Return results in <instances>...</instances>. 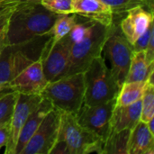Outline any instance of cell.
<instances>
[{
    "mask_svg": "<svg viewBox=\"0 0 154 154\" xmlns=\"http://www.w3.org/2000/svg\"><path fill=\"white\" fill-rule=\"evenodd\" d=\"M42 37L5 46L0 53V83L10 82L27 66L41 57L46 42L42 44Z\"/></svg>",
    "mask_w": 154,
    "mask_h": 154,
    "instance_id": "5",
    "label": "cell"
},
{
    "mask_svg": "<svg viewBox=\"0 0 154 154\" xmlns=\"http://www.w3.org/2000/svg\"><path fill=\"white\" fill-rule=\"evenodd\" d=\"M115 106L116 98L100 105L83 104L76 117L82 126L97 134L105 142L110 134V120Z\"/></svg>",
    "mask_w": 154,
    "mask_h": 154,
    "instance_id": "10",
    "label": "cell"
},
{
    "mask_svg": "<svg viewBox=\"0 0 154 154\" xmlns=\"http://www.w3.org/2000/svg\"><path fill=\"white\" fill-rule=\"evenodd\" d=\"M60 116L54 107L49 111L20 154H51L58 141Z\"/></svg>",
    "mask_w": 154,
    "mask_h": 154,
    "instance_id": "9",
    "label": "cell"
},
{
    "mask_svg": "<svg viewBox=\"0 0 154 154\" xmlns=\"http://www.w3.org/2000/svg\"><path fill=\"white\" fill-rule=\"evenodd\" d=\"M58 15L45 8L40 0L20 2L10 17L5 35L6 45L48 35Z\"/></svg>",
    "mask_w": 154,
    "mask_h": 154,
    "instance_id": "1",
    "label": "cell"
},
{
    "mask_svg": "<svg viewBox=\"0 0 154 154\" xmlns=\"http://www.w3.org/2000/svg\"><path fill=\"white\" fill-rule=\"evenodd\" d=\"M52 108L53 106L51 103L47 98L42 97V99L41 100L39 105L34 108V110L30 114L24 125L23 126L21 130L14 154L21 153L22 150L24 148L28 141L31 139L32 134L35 133V131L37 130V128L42 122L44 116Z\"/></svg>",
    "mask_w": 154,
    "mask_h": 154,
    "instance_id": "16",
    "label": "cell"
},
{
    "mask_svg": "<svg viewBox=\"0 0 154 154\" xmlns=\"http://www.w3.org/2000/svg\"><path fill=\"white\" fill-rule=\"evenodd\" d=\"M72 42L68 34L54 44L46 41L41 59L45 78L49 82L67 76L70 62V49Z\"/></svg>",
    "mask_w": 154,
    "mask_h": 154,
    "instance_id": "8",
    "label": "cell"
},
{
    "mask_svg": "<svg viewBox=\"0 0 154 154\" xmlns=\"http://www.w3.org/2000/svg\"><path fill=\"white\" fill-rule=\"evenodd\" d=\"M17 97L18 93L12 90L0 98V125L10 122Z\"/></svg>",
    "mask_w": 154,
    "mask_h": 154,
    "instance_id": "24",
    "label": "cell"
},
{
    "mask_svg": "<svg viewBox=\"0 0 154 154\" xmlns=\"http://www.w3.org/2000/svg\"><path fill=\"white\" fill-rule=\"evenodd\" d=\"M19 2H27V1H34V0H17Z\"/></svg>",
    "mask_w": 154,
    "mask_h": 154,
    "instance_id": "36",
    "label": "cell"
},
{
    "mask_svg": "<svg viewBox=\"0 0 154 154\" xmlns=\"http://www.w3.org/2000/svg\"><path fill=\"white\" fill-rule=\"evenodd\" d=\"M152 70H154V62L150 63L148 61L144 51L134 52L125 82H145Z\"/></svg>",
    "mask_w": 154,
    "mask_h": 154,
    "instance_id": "18",
    "label": "cell"
},
{
    "mask_svg": "<svg viewBox=\"0 0 154 154\" xmlns=\"http://www.w3.org/2000/svg\"><path fill=\"white\" fill-rule=\"evenodd\" d=\"M9 86H8V83H0V91L5 89V88H8Z\"/></svg>",
    "mask_w": 154,
    "mask_h": 154,
    "instance_id": "35",
    "label": "cell"
},
{
    "mask_svg": "<svg viewBox=\"0 0 154 154\" xmlns=\"http://www.w3.org/2000/svg\"><path fill=\"white\" fill-rule=\"evenodd\" d=\"M103 3L107 5L113 14H114V22L116 21L118 16H125V14L135 7L143 6L147 8V3L145 0H101Z\"/></svg>",
    "mask_w": 154,
    "mask_h": 154,
    "instance_id": "23",
    "label": "cell"
},
{
    "mask_svg": "<svg viewBox=\"0 0 154 154\" xmlns=\"http://www.w3.org/2000/svg\"><path fill=\"white\" fill-rule=\"evenodd\" d=\"M48 83L43 72L42 59L39 58L8 82V86L13 91L19 94L42 95Z\"/></svg>",
    "mask_w": 154,
    "mask_h": 154,
    "instance_id": "12",
    "label": "cell"
},
{
    "mask_svg": "<svg viewBox=\"0 0 154 154\" xmlns=\"http://www.w3.org/2000/svg\"><path fill=\"white\" fill-rule=\"evenodd\" d=\"M153 28L154 25L153 23H151V25L149 26V28L132 44L134 52L140 51H145V49H146V47L148 45L149 40H150L151 33L154 31Z\"/></svg>",
    "mask_w": 154,
    "mask_h": 154,
    "instance_id": "27",
    "label": "cell"
},
{
    "mask_svg": "<svg viewBox=\"0 0 154 154\" xmlns=\"http://www.w3.org/2000/svg\"><path fill=\"white\" fill-rule=\"evenodd\" d=\"M93 22L87 19V21L85 22H79L72 27V29L70 30V32L68 33L69 38L70 39L72 43H76L80 42L88 33V31L91 25Z\"/></svg>",
    "mask_w": 154,
    "mask_h": 154,
    "instance_id": "26",
    "label": "cell"
},
{
    "mask_svg": "<svg viewBox=\"0 0 154 154\" xmlns=\"http://www.w3.org/2000/svg\"><path fill=\"white\" fill-rule=\"evenodd\" d=\"M109 32L110 27L95 22L91 23L87 35L80 42L71 45L70 62L67 75L84 72L94 59L102 55Z\"/></svg>",
    "mask_w": 154,
    "mask_h": 154,
    "instance_id": "6",
    "label": "cell"
},
{
    "mask_svg": "<svg viewBox=\"0 0 154 154\" xmlns=\"http://www.w3.org/2000/svg\"><path fill=\"white\" fill-rule=\"evenodd\" d=\"M19 3H20V2L17 1V0H6V1H5V2L0 3V14L3 13L4 11H5L6 9L12 7V6H14V5H17V4H19Z\"/></svg>",
    "mask_w": 154,
    "mask_h": 154,
    "instance_id": "31",
    "label": "cell"
},
{
    "mask_svg": "<svg viewBox=\"0 0 154 154\" xmlns=\"http://www.w3.org/2000/svg\"><path fill=\"white\" fill-rule=\"evenodd\" d=\"M144 51H145L146 58H147L148 61L150 63L154 62V31L151 33L148 45H147V47H146Z\"/></svg>",
    "mask_w": 154,
    "mask_h": 154,
    "instance_id": "30",
    "label": "cell"
},
{
    "mask_svg": "<svg viewBox=\"0 0 154 154\" xmlns=\"http://www.w3.org/2000/svg\"><path fill=\"white\" fill-rule=\"evenodd\" d=\"M154 117V70L145 81L142 97V113L140 121L148 123Z\"/></svg>",
    "mask_w": 154,
    "mask_h": 154,
    "instance_id": "22",
    "label": "cell"
},
{
    "mask_svg": "<svg viewBox=\"0 0 154 154\" xmlns=\"http://www.w3.org/2000/svg\"><path fill=\"white\" fill-rule=\"evenodd\" d=\"M42 96L47 98L54 108L76 115L84 104V73L67 75L49 82Z\"/></svg>",
    "mask_w": 154,
    "mask_h": 154,
    "instance_id": "3",
    "label": "cell"
},
{
    "mask_svg": "<svg viewBox=\"0 0 154 154\" xmlns=\"http://www.w3.org/2000/svg\"><path fill=\"white\" fill-rule=\"evenodd\" d=\"M42 99V95L19 94L10 120V133L5 145V154H14L18 137L28 116Z\"/></svg>",
    "mask_w": 154,
    "mask_h": 154,
    "instance_id": "11",
    "label": "cell"
},
{
    "mask_svg": "<svg viewBox=\"0 0 154 154\" xmlns=\"http://www.w3.org/2000/svg\"><path fill=\"white\" fill-rule=\"evenodd\" d=\"M17 5H14V6L6 9L5 11H4L3 13L0 14V35H2L3 33L6 32L7 28H8V24H9V21H10L11 14H12L14 9L16 7Z\"/></svg>",
    "mask_w": 154,
    "mask_h": 154,
    "instance_id": "28",
    "label": "cell"
},
{
    "mask_svg": "<svg viewBox=\"0 0 154 154\" xmlns=\"http://www.w3.org/2000/svg\"><path fill=\"white\" fill-rule=\"evenodd\" d=\"M102 53L109 60L110 69L121 88L125 81L134 51L132 44L123 34L117 22H114L110 26V32L105 42Z\"/></svg>",
    "mask_w": 154,
    "mask_h": 154,
    "instance_id": "7",
    "label": "cell"
},
{
    "mask_svg": "<svg viewBox=\"0 0 154 154\" xmlns=\"http://www.w3.org/2000/svg\"><path fill=\"white\" fill-rule=\"evenodd\" d=\"M5 35H6V32H5V33H3L2 35H0V53H1V51H2V50L5 48V46L6 45Z\"/></svg>",
    "mask_w": 154,
    "mask_h": 154,
    "instance_id": "32",
    "label": "cell"
},
{
    "mask_svg": "<svg viewBox=\"0 0 154 154\" xmlns=\"http://www.w3.org/2000/svg\"><path fill=\"white\" fill-rule=\"evenodd\" d=\"M153 23V13L143 6H138L129 10L120 20V29L127 39L133 44Z\"/></svg>",
    "mask_w": 154,
    "mask_h": 154,
    "instance_id": "13",
    "label": "cell"
},
{
    "mask_svg": "<svg viewBox=\"0 0 154 154\" xmlns=\"http://www.w3.org/2000/svg\"><path fill=\"white\" fill-rule=\"evenodd\" d=\"M10 133V122L0 125V150L5 147Z\"/></svg>",
    "mask_w": 154,
    "mask_h": 154,
    "instance_id": "29",
    "label": "cell"
},
{
    "mask_svg": "<svg viewBox=\"0 0 154 154\" xmlns=\"http://www.w3.org/2000/svg\"><path fill=\"white\" fill-rule=\"evenodd\" d=\"M131 131L125 129L110 134L105 141L103 154H128Z\"/></svg>",
    "mask_w": 154,
    "mask_h": 154,
    "instance_id": "21",
    "label": "cell"
},
{
    "mask_svg": "<svg viewBox=\"0 0 154 154\" xmlns=\"http://www.w3.org/2000/svg\"><path fill=\"white\" fill-rule=\"evenodd\" d=\"M141 113L142 99L127 106L116 105L110 120V134L125 129L132 130L140 122Z\"/></svg>",
    "mask_w": 154,
    "mask_h": 154,
    "instance_id": "15",
    "label": "cell"
},
{
    "mask_svg": "<svg viewBox=\"0 0 154 154\" xmlns=\"http://www.w3.org/2000/svg\"><path fill=\"white\" fill-rule=\"evenodd\" d=\"M72 13L106 27L114 23L111 8L101 0H72Z\"/></svg>",
    "mask_w": 154,
    "mask_h": 154,
    "instance_id": "14",
    "label": "cell"
},
{
    "mask_svg": "<svg viewBox=\"0 0 154 154\" xmlns=\"http://www.w3.org/2000/svg\"><path fill=\"white\" fill-rule=\"evenodd\" d=\"M62 143L68 154H103L104 140L82 126L76 115L61 112L58 141Z\"/></svg>",
    "mask_w": 154,
    "mask_h": 154,
    "instance_id": "4",
    "label": "cell"
},
{
    "mask_svg": "<svg viewBox=\"0 0 154 154\" xmlns=\"http://www.w3.org/2000/svg\"><path fill=\"white\" fill-rule=\"evenodd\" d=\"M41 4L57 14H72V0H40Z\"/></svg>",
    "mask_w": 154,
    "mask_h": 154,
    "instance_id": "25",
    "label": "cell"
},
{
    "mask_svg": "<svg viewBox=\"0 0 154 154\" xmlns=\"http://www.w3.org/2000/svg\"><path fill=\"white\" fill-rule=\"evenodd\" d=\"M147 126H148V129L150 130V132L154 135V117L152 118L148 123H146Z\"/></svg>",
    "mask_w": 154,
    "mask_h": 154,
    "instance_id": "33",
    "label": "cell"
},
{
    "mask_svg": "<svg viewBox=\"0 0 154 154\" xmlns=\"http://www.w3.org/2000/svg\"><path fill=\"white\" fill-rule=\"evenodd\" d=\"M5 1H6V0H0V3H2V2H5Z\"/></svg>",
    "mask_w": 154,
    "mask_h": 154,
    "instance_id": "37",
    "label": "cell"
},
{
    "mask_svg": "<svg viewBox=\"0 0 154 154\" xmlns=\"http://www.w3.org/2000/svg\"><path fill=\"white\" fill-rule=\"evenodd\" d=\"M10 91H12V89L10 88H5V89H4V90H2V91H0V98L1 97H3L6 93H8V92H10Z\"/></svg>",
    "mask_w": 154,
    "mask_h": 154,
    "instance_id": "34",
    "label": "cell"
},
{
    "mask_svg": "<svg viewBox=\"0 0 154 154\" xmlns=\"http://www.w3.org/2000/svg\"><path fill=\"white\" fill-rule=\"evenodd\" d=\"M145 82H124L116 98V106H127L142 99Z\"/></svg>",
    "mask_w": 154,
    "mask_h": 154,
    "instance_id": "20",
    "label": "cell"
},
{
    "mask_svg": "<svg viewBox=\"0 0 154 154\" xmlns=\"http://www.w3.org/2000/svg\"><path fill=\"white\" fill-rule=\"evenodd\" d=\"M83 73L85 82L84 104L95 106L116 98L120 87L102 55L94 59Z\"/></svg>",
    "mask_w": 154,
    "mask_h": 154,
    "instance_id": "2",
    "label": "cell"
},
{
    "mask_svg": "<svg viewBox=\"0 0 154 154\" xmlns=\"http://www.w3.org/2000/svg\"><path fill=\"white\" fill-rule=\"evenodd\" d=\"M128 154H154V135L140 121L131 131Z\"/></svg>",
    "mask_w": 154,
    "mask_h": 154,
    "instance_id": "17",
    "label": "cell"
},
{
    "mask_svg": "<svg viewBox=\"0 0 154 154\" xmlns=\"http://www.w3.org/2000/svg\"><path fill=\"white\" fill-rule=\"evenodd\" d=\"M78 15L74 13L68 14H59L52 27L48 32L50 43L54 44L65 37L70 32L72 27L78 23Z\"/></svg>",
    "mask_w": 154,
    "mask_h": 154,
    "instance_id": "19",
    "label": "cell"
}]
</instances>
